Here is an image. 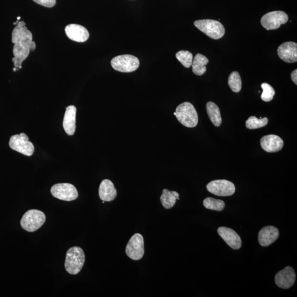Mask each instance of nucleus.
I'll return each instance as SVG.
<instances>
[{"instance_id":"nucleus-1","label":"nucleus","mask_w":297,"mask_h":297,"mask_svg":"<svg viewBox=\"0 0 297 297\" xmlns=\"http://www.w3.org/2000/svg\"><path fill=\"white\" fill-rule=\"evenodd\" d=\"M12 42L14 44L12 62L15 68L22 69L23 62L29 56L30 52L35 51L36 44L33 41L32 33L29 31L23 21H20L12 32Z\"/></svg>"},{"instance_id":"nucleus-2","label":"nucleus","mask_w":297,"mask_h":297,"mask_svg":"<svg viewBox=\"0 0 297 297\" xmlns=\"http://www.w3.org/2000/svg\"><path fill=\"white\" fill-rule=\"evenodd\" d=\"M174 115L179 122L186 127L194 128L198 123L197 112L190 103L185 102L179 105Z\"/></svg>"},{"instance_id":"nucleus-3","label":"nucleus","mask_w":297,"mask_h":297,"mask_svg":"<svg viewBox=\"0 0 297 297\" xmlns=\"http://www.w3.org/2000/svg\"><path fill=\"white\" fill-rule=\"evenodd\" d=\"M85 262V254L83 250L78 246H73L67 252L65 266L67 271L71 275L80 273Z\"/></svg>"},{"instance_id":"nucleus-4","label":"nucleus","mask_w":297,"mask_h":297,"mask_svg":"<svg viewBox=\"0 0 297 297\" xmlns=\"http://www.w3.org/2000/svg\"><path fill=\"white\" fill-rule=\"evenodd\" d=\"M46 216L43 212L35 209L27 211L20 221L21 227L26 231L33 232L37 231L44 225Z\"/></svg>"},{"instance_id":"nucleus-5","label":"nucleus","mask_w":297,"mask_h":297,"mask_svg":"<svg viewBox=\"0 0 297 297\" xmlns=\"http://www.w3.org/2000/svg\"><path fill=\"white\" fill-rule=\"evenodd\" d=\"M194 26L210 38L217 40L225 35V29L219 21L202 19L195 21Z\"/></svg>"},{"instance_id":"nucleus-6","label":"nucleus","mask_w":297,"mask_h":297,"mask_svg":"<svg viewBox=\"0 0 297 297\" xmlns=\"http://www.w3.org/2000/svg\"><path fill=\"white\" fill-rule=\"evenodd\" d=\"M112 68L121 72H132L139 69V58L131 55H123L116 56L111 62Z\"/></svg>"},{"instance_id":"nucleus-7","label":"nucleus","mask_w":297,"mask_h":297,"mask_svg":"<svg viewBox=\"0 0 297 297\" xmlns=\"http://www.w3.org/2000/svg\"><path fill=\"white\" fill-rule=\"evenodd\" d=\"M10 147L15 151L31 157L35 152V146L31 141L29 140L26 134L22 133L11 137L9 141Z\"/></svg>"},{"instance_id":"nucleus-8","label":"nucleus","mask_w":297,"mask_h":297,"mask_svg":"<svg viewBox=\"0 0 297 297\" xmlns=\"http://www.w3.org/2000/svg\"><path fill=\"white\" fill-rule=\"evenodd\" d=\"M127 256L133 261H139L144 254V241L143 236L136 233L129 240L125 248Z\"/></svg>"},{"instance_id":"nucleus-9","label":"nucleus","mask_w":297,"mask_h":297,"mask_svg":"<svg viewBox=\"0 0 297 297\" xmlns=\"http://www.w3.org/2000/svg\"><path fill=\"white\" fill-rule=\"evenodd\" d=\"M51 193L54 197L67 202L76 200L78 197L76 188L72 184L57 183L51 188Z\"/></svg>"},{"instance_id":"nucleus-10","label":"nucleus","mask_w":297,"mask_h":297,"mask_svg":"<svg viewBox=\"0 0 297 297\" xmlns=\"http://www.w3.org/2000/svg\"><path fill=\"white\" fill-rule=\"evenodd\" d=\"M288 20V16L285 12L277 11L263 16L261 22L263 28L270 31L279 29L282 24H286Z\"/></svg>"},{"instance_id":"nucleus-11","label":"nucleus","mask_w":297,"mask_h":297,"mask_svg":"<svg viewBox=\"0 0 297 297\" xmlns=\"http://www.w3.org/2000/svg\"><path fill=\"white\" fill-rule=\"evenodd\" d=\"M207 190L210 193L219 196H228L235 193V185L227 180H215L209 183L207 186Z\"/></svg>"},{"instance_id":"nucleus-12","label":"nucleus","mask_w":297,"mask_h":297,"mask_svg":"<svg viewBox=\"0 0 297 297\" xmlns=\"http://www.w3.org/2000/svg\"><path fill=\"white\" fill-rule=\"evenodd\" d=\"M275 283L283 289H288L293 286L296 281V273L291 266H287L276 275Z\"/></svg>"},{"instance_id":"nucleus-13","label":"nucleus","mask_w":297,"mask_h":297,"mask_svg":"<svg viewBox=\"0 0 297 297\" xmlns=\"http://www.w3.org/2000/svg\"><path fill=\"white\" fill-rule=\"evenodd\" d=\"M279 56L287 63L297 61V44L295 42L288 41L283 43L278 48Z\"/></svg>"},{"instance_id":"nucleus-14","label":"nucleus","mask_w":297,"mask_h":297,"mask_svg":"<svg viewBox=\"0 0 297 297\" xmlns=\"http://www.w3.org/2000/svg\"><path fill=\"white\" fill-rule=\"evenodd\" d=\"M65 32L69 38L78 43H83L88 39L89 32L81 25L70 24L65 28Z\"/></svg>"},{"instance_id":"nucleus-15","label":"nucleus","mask_w":297,"mask_h":297,"mask_svg":"<svg viewBox=\"0 0 297 297\" xmlns=\"http://www.w3.org/2000/svg\"><path fill=\"white\" fill-rule=\"evenodd\" d=\"M217 233L231 248L237 250L241 247V238L233 229L220 227L217 229Z\"/></svg>"},{"instance_id":"nucleus-16","label":"nucleus","mask_w":297,"mask_h":297,"mask_svg":"<svg viewBox=\"0 0 297 297\" xmlns=\"http://www.w3.org/2000/svg\"><path fill=\"white\" fill-rule=\"evenodd\" d=\"M262 148L267 153H276L282 150L283 141L280 137L270 135L263 137L261 140Z\"/></svg>"},{"instance_id":"nucleus-17","label":"nucleus","mask_w":297,"mask_h":297,"mask_svg":"<svg viewBox=\"0 0 297 297\" xmlns=\"http://www.w3.org/2000/svg\"><path fill=\"white\" fill-rule=\"evenodd\" d=\"M279 231L273 226H268L262 228L259 233V244L262 246H268L278 239Z\"/></svg>"},{"instance_id":"nucleus-18","label":"nucleus","mask_w":297,"mask_h":297,"mask_svg":"<svg viewBox=\"0 0 297 297\" xmlns=\"http://www.w3.org/2000/svg\"><path fill=\"white\" fill-rule=\"evenodd\" d=\"M77 108L70 105L66 108L63 127L69 136H73L76 131Z\"/></svg>"},{"instance_id":"nucleus-19","label":"nucleus","mask_w":297,"mask_h":297,"mask_svg":"<svg viewBox=\"0 0 297 297\" xmlns=\"http://www.w3.org/2000/svg\"><path fill=\"white\" fill-rule=\"evenodd\" d=\"M99 197L104 202H111L117 196V191L110 180L104 179L100 183L99 189Z\"/></svg>"},{"instance_id":"nucleus-20","label":"nucleus","mask_w":297,"mask_h":297,"mask_svg":"<svg viewBox=\"0 0 297 297\" xmlns=\"http://www.w3.org/2000/svg\"><path fill=\"white\" fill-rule=\"evenodd\" d=\"M208 63L209 60L207 57L200 53L196 54L192 62V71L197 76H202L206 72V66Z\"/></svg>"},{"instance_id":"nucleus-21","label":"nucleus","mask_w":297,"mask_h":297,"mask_svg":"<svg viewBox=\"0 0 297 297\" xmlns=\"http://www.w3.org/2000/svg\"><path fill=\"white\" fill-rule=\"evenodd\" d=\"M179 199V194L177 192L170 191L167 189L162 191L160 200L163 207L165 209L173 208L176 203V200Z\"/></svg>"},{"instance_id":"nucleus-22","label":"nucleus","mask_w":297,"mask_h":297,"mask_svg":"<svg viewBox=\"0 0 297 297\" xmlns=\"http://www.w3.org/2000/svg\"><path fill=\"white\" fill-rule=\"evenodd\" d=\"M207 111L211 122L215 127H220L222 123L220 111L214 103L209 102L207 104Z\"/></svg>"},{"instance_id":"nucleus-23","label":"nucleus","mask_w":297,"mask_h":297,"mask_svg":"<svg viewBox=\"0 0 297 297\" xmlns=\"http://www.w3.org/2000/svg\"><path fill=\"white\" fill-rule=\"evenodd\" d=\"M205 208L211 210L222 211L225 207V203L223 200L216 199L212 198H207L203 201Z\"/></svg>"},{"instance_id":"nucleus-24","label":"nucleus","mask_w":297,"mask_h":297,"mask_svg":"<svg viewBox=\"0 0 297 297\" xmlns=\"http://www.w3.org/2000/svg\"><path fill=\"white\" fill-rule=\"evenodd\" d=\"M230 88L235 93H239L242 89V80L239 73L235 71L229 75L228 79Z\"/></svg>"},{"instance_id":"nucleus-25","label":"nucleus","mask_w":297,"mask_h":297,"mask_svg":"<svg viewBox=\"0 0 297 297\" xmlns=\"http://www.w3.org/2000/svg\"><path fill=\"white\" fill-rule=\"evenodd\" d=\"M175 57L186 68H190L192 66L193 56L191 52L182 50V51H179L176 53Z\"/></svg>"},{"instance_id":"nucleus-26","label":"nucleus","mask_w":297,"mask_h":297,"mask_svg":"<svg viewBox=\"0 0 297 297\" xmlns=\"http://www.w3.org/2000/svg\"><path fill=\"white\" fill-rule=\"evenodd\" d=\"M268 123V119L266 118L258 119L255 116H250L246 121V127L249 129L262 128Z\"/></svg>"},{"instance_id":"nucleus-27","label":"nucleus","mask_w":297,"mask_h":297,"mask_svg":"<svg viewBox=\"0 0 297 297\" xmlns=\"http://www.w3.org/2000/svg\"><path fill=\"white\" fill-rule=\"evenodd\" d=\"M261 86L262 89V93L261 96L262 99L265 102H271L273 99L275 94V91L273 87L266 83H262Z\"/></svg>"},{"instance_id":"nucleus-28","label":"nucleus","mask_w":297,"mask_h":297,"mask_svg":"<svg viewBox=\"0 0 297 297\" xmlns=\"http://www.w3.org/2000/svg\"><path fill=\"white\" fill-rule=\"evenodd\" d=\"M39 5L48 8H51L56 5V0H33Z\"/></svg>"},{"instance_id":"nucleus-29","label":"nucleus","mask_w":297,"mask_h":297,"mask_svg":"<svg viewBox=\"0 0 297 297\" xmlns=\"http://www.w3.org/2000/svg\"><path fill=\"white\" fill-rule=\"evenodd\" d=\"M291 77L293 82L295 83V85H297V70H295L293 71L291 73Z\"/></svg>"},{"instance_id":"nucleus-30","label":"nucleus","mask_w":297,"mask_h":297,"mask_svg":"<svg viewBox=\"0 0 297 297\" xmlns=\"http://www.w3.org/2000/svg\"><path fill=\"white\" fill-rule=\"evenodd\" d=\"M19 19H20V17H17V20H19Z\"/></svg>"}]
</instances>
